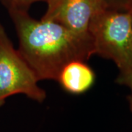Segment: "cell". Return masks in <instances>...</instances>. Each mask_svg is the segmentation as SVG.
Listing matches in <instances>:
<instances>
[{"instance_id":"obj_4","label":"cell","mask_w":132,"mask_h":132,"mask_svg":"<svg viewBox=\"0 0 132 132\" xmlns=\"http://www.w3.org/2000/svg\"><path fill=\"white\" fill-rule=\"evenodd\" d=\"M47 9L42 19L62 24L73 32L89 33L90 21L106 8L101 0H46Z\"/></svg>"},{"instance_id":"obj_8","label":"cell","mask_w":132,"mask_h":132,"mask_svg":"<svg viewBox=\"0 0 132 132\" xmlns=\"http://www.w3.org/2000/svg\"><path fill=\"white\" fill-rule=\"evenodd\" d=\"M116 82L119 85H123L127 86L130 90V94L128 95L127 99L128 105H129V109L130 111L132 113V71L131 72L127 75L126 76L123 77L120 79H116Z\"/></svg>"},{"instance_id":"obj_1","label":"cell","mask_w":132,"mask_h":132,"mask_svg":"<svg viewBox=\"0 0 132 132\" xmlns=\"http://www.w3.org/2000/svg\"><path fill=\"white\" fill-rule=\"evenodd\" d=\"M8 13L19 39L18 50L40 81H57L66 64L87 62L95 54L90 33H77L50 20H37L27 10Z\"/></svg>"},{"instance_id":"obj_2","label":"cell","mask_w":132,"mask_h":132,"mask_svg":"<svg viewBox=\"0 0 132 132\" xmlns=\"http://www.w3.org/2000/svg\"><path fill=\"white\" fill-rule=\"evenodd\" d=\"M88 32L95 54L116 64L117 79L128 75L132 71V11L101 10L91 19Z\"/></svg>"},{"instance_id":"obj_7","label":"cell","mask_w":132,"mask_h":132,"mask_svg":"<svg viewBox=\"0 0 132 132\" xmlns=\"http://www.w3.org/2000/svg\"><path fill=\"white\" fill-rule=\"evenodd\" d=\"M107 9L132 11V0H101Z\"/></svg>"},{"instance_id":"obj_6","label":"cell","mask_w":132,"mask_h":132,"mask_svg":"<svg viewBox=\"0 0 132 132\" xmlns=\"http://www.w3.org/2000/svg\"><path fill=\"white\" fill-rule=\"evenodd\" d=\"M40 1L46 0H0L1 3L5 6L7 10H27L31 5Z\"/></svg>"},{"instance_id":"obj_5","label":"cell","mask_w":132,"mask_h":132,"mask_svg":"<svg viewBox=\"0 0 132 132\" xmlns=\"http://www.w3.org/2000/svg\"><path fill=\"white\" fill-rule=\"evenodd\" d=\"M57 81L67 93L81 95L94 85L95 73L85 61L73 60L62 68Z\"/></svg>"},{"instance_id":"obj_3","label":"cell","mask_w":132,"mask_h":132,"mask_svg":"<svg viewBox=\"0 0 132 132\" xmlns=\"http://www.w3.org/2000/svg\"><path fill=\"white\" fill-rule=\"evenodd\" d=\"M39 81L0 24V107L7 98L16 94L43 102L46 93L38 85Z\"/></svg>"}]
</instances>
